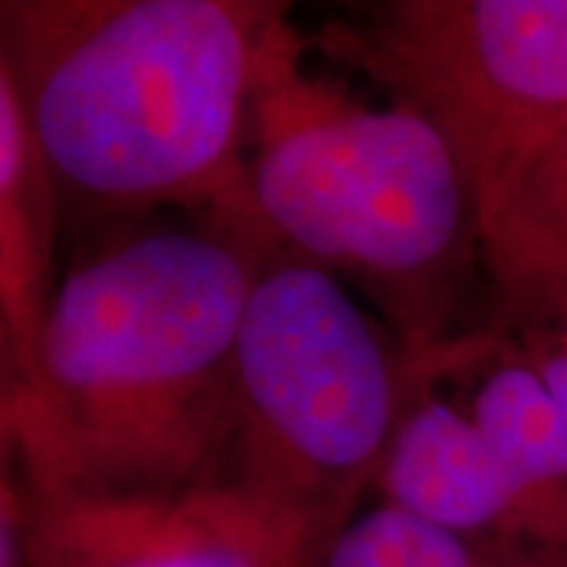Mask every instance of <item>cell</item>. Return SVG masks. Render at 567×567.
Segmentation results:
<instances>
[{
    "label": "cell",
    "instance_id": "obj_2",
    "mask_svg": "<svg viewBox=\"0 0 567 567\" xmlns=\"http://www.w3.org/2000/svg\"><path fill=\"white\" fill-rule=\"evenodd\" d=\"M309 39L271 0H0V51L61 199L256 227L252 114Z\"/></svg>",
    "mask_w": 567,
    "mask_h": 567
},
{
    "label": "cell",
    "instance_id": "obj_11",
    "mask_svg": "<svg viewBox=\"0 0 567 567\" xmlns=\"http://www.w3.org/2000/svg\"><path fill=\"white\" fill-rule=\"evenodd\" d=\"M539 548L454 533L382 502L334 536L322 567H527Z\"/></svg>",
    "mask_w": 567,
    "mask_h": 567
},
{
    "label": "cell",
    "instance_id": "obj_3",
    "mask_svg": "<svg viewBox=\"0 0 567 567\" xmlns=\"http://www.w3.org/2000/svg\"><path fill=\"white\" fill-rule=\"evenodd\" d=\"M249 215L271 246L357 287L406 357L466 331L480 218L447 142L401 104H363L303 70L252 114Z\"/></svg>",
    "mask_w": 567,
    "mask_h": 567
},
{
    "label": "cell",
    "instance_id": "obj_9",
    "mask_svg": "<svg viewBox=\"0 0 567 567\" xmlns=\"http://www.w3.org/2000/svg\"><path fill=\"white\" fill-rule=\"evenodd\" d=\"M61 199L17 76L0 51V300L20 344L25 379L44 312L61 281Z\"/></svg>",
    "mask_w": 567,
    "mask_h": 567
},
{
    "label": "cell",
    "instance_id": "obj_15",
    "mask_svg": "<svg viewBox=\"0 0 567 567\" xmlns=\"http://www.w3.org/2000/svg\"><path fill=\"white\" fill-rule=\"evenodd\" d=\"M20 473V457H17V439H13V425L0 413V476Z\"/></svg>",
    "mask_w": 567,
    "mask_h": 567
},
{
    "label": "cell",
    "instance_id": "obj_12",
    "mask_svg": "<svg viewBox=\"0 0 567 567\" xmlns=\"http://www.w3.org/2000/svg\"><path fill=\"white\" fill-rule=\"evenodd\" d=\"M492 324L524 353L567 423V281L511 312H498Z\"/></svg>",
    "mask_w": 567,
    "mask_h": 567
},
{
    "label": "cell",
    "instance_id": "obj_7",
    "mask_svg": "<svg viewBox=\"0 0 567 567\" xmlns=\"http://www.w3.org/2000/svg\"><path fill=\"white\" fill-rule=\"evenodd\" d=\"M413 360L466 391L457 406L520 488L533 546L567 548V423L524 353L488 322Z\"/></svg>",
    "mask_w": 567,
    "mask_h": 567
},
{
    "label": "cell",
    "instance_id": "obj_1",
    "mask_svg": "<svg viewBox=\"0 0 567 567\" xmlns=\"http://www.w3.org/2000/svg\"><path fill=\"white\" fill-rule=\"evenodd\" d=\"M271 244L256 230L117 224L61 271L13 410L20 476L73 495L221 486L237 334Z\"/></svg>",
    "mask_w": 567,
    "mask_h": 567
},
{
    "label": "cell",
    "instance_id": "obj_16",
    "mask_svg": "<svg viewBox=\"0 0 567 567\" xmlns=\"http://www.w3.org/2000/svg\"><path fill=\"white\" fill-rule=\"evenodd\" d=\"M527 567H567V548H539Z\"/></svg>",
    "mask_w": 567,
    "mask_h": 567
},
{
    "label": "cell",
    "instance_id": "obj_4",
    "mask_svg": "<svg viewBox=\"0 0 567 567\" xmlns=\"http://www.w3.org/2000/svg\"><path fill=\"white\" fill-rule=\"evenodd\" d=\"M410 398L404 347L334 275L271 246L237 334L224 483L341 529Z\"/></svg>",
    "mask_w": 567,
    "mask_h": 567
},
{
    "label": "cell",
    "instance_id": "obj_6",
    "mask_svg": "<svg viewBox=\"0 0 567 567\" xmlns=\"http://www.w3.org/2000/svg\"><path fill=\"white\" fill-rule=\"evenodd\" d=\"M334 536L227 483L183 495L25 486V567H322Z\"/></svg>",
    "mask_w": 567,
    "mask_h": 567
},
{
    "label": "cell",
    "instance_id": "obj_5",
    "mask_svg": "<svg viewBox=\"0 0 567 567\" xmlns=\"http://www.w3.org/2000/svg\"><path fill=\"white\" fill-rule=\"evenodd\" d=\"M309 44L447 142L480 237L567 117V0H372L328 13Z\"/></svg>",
    "mask_w": 567,
    "mask_h": 567
},
{
    "label": "cell",
    "instance_id": "obj_10",
    "mask_svg": "<svg viewBox=\"0 0 567 567\" xmlns=\"http://www.w3.org/2000/svg\"><path fill=\"white\" fill-rule=\"evenodd\" d=\"M480 249L498 312L567 281V117L511 186Z\"/></svg>",
    "mask_w": 567,
    "mask_h": 567
},
{
    "label": "cell",
    "instance_id": "obj_14",
    "mask_svg": "<svg viewBox=\"0 0 567 567\" xmlns=\"http://www.w3.org/2000/svg\"><path fill=\"white\" fill-rule=\"evenodd\" d=\"M22 391H25V363H22L7 306L0 300V413L7 420H13V410L20 404Z\"/></svg>",
    "mask_w": 567,
    "mask_h": 567
},
{
    "label": "cell",
    "instance_id": "obj_8",
    "mask_svg": "<svg viewBox=\"0 0 567 567\" xmlns=\"http://www.w3.org/2000/svg\"><path fill=\"white\" fill-rule=\"evenodd\" d=\"M406 365L410 398L375 483L388 505L454 533L533 546L527 502L507 466L423 365Z\"/></svg>",
    "mask_w": 567,
    "mask_h": 567
},
{
    "label": "cell",
    "instance_id": "obj_13",
    "mask_svg": "<svg viewBox=\"0 0 567 567\" xmlns=\"http://www.w3.org/2000/svg\"><path fill=\"white\" fill-rule=\"evenodd\" d=\"M0 567H25V486L20 473L0 476Z\"/></svg>",
    "mask_w": 567,
    "mask_h": 567
}]
</instances>
